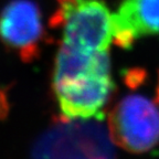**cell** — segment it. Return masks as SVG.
I'll return each instance as SVG.
<instances>
[{"label":"cell","mask_w":159,"mask_h":159,"mask_svg":"<svg viewBox=\"0 0 159 159\" xmlns=\"http://www.w3.org/2000/svg\"><path fill=\"white\" fill-rule=\"evenodd\" d=\"M114 87L108 52L81 53L60 45L52 89L62 119H101Z\"/></svg>","instance_id":"1"},{"label":"cell","mask_w":159,"mask_h":159,"mask_svg":"<svg viewBox=\"0 0 159 159\" xmlns=\"http://www.w3.org/2000/svg\"><path fill=\"white\" fill-rule=\"evenodd\" d=\"M31 159H116L108 128L98 119H61L44 130Z\"/></svg>","instance_id":"2"},{"label":"cell","mask_w":159,"mask_h":159,"mask_svg":"<svg viewBox=\"0 0 159 159\" xmlns=\"http://www.w3.org/2000/svg\"><path fill=\"white\" fill-rule=\"evenodd\" d=\"M51 25L62 29L61 45L75 52H108L114 42V15L102 0H57Z\"/></svg>","instance_id":"3"},{"label":"cell","mask_w":159,"mask_h":159,"mask_svg":"<svg viewBox=\"0 0 159 159\" xmlns=\"http://www.w3.org/2000/svg\"><path fill=\"white\" fill-rule=\"evenodd\" d=\"M113 143L134 154L146 152L159 143V106L144 95H127L108 114Z\"/></svg>","instance_id":"4"},{"label":"cell","mask_w":159,"mask_h":159,"mask_svg":"<svg viewBox=\"0 0 159 159\" xmlns=\"http://www.w3.org/2000/svg\"><path fill=\"white\" fill-rule=\"evenodd\" d=\"M42 16L31 0H13L0 13L1 42L25 63L38 59L44 42Z\"/></svg>","instance_id":"5"},{"label":"cell","mask_w":159,"mask_h":159,"mask_svg":"<svg viewBox=\"0 0 159 159\" xmlns=\"http://www.w3.org/2000/svg\"><path fill=\"white\" fill-rule=\"evenodd\" d=\"M159 34V0H123L114 13V43L123 49Z\"/></svg>","instance_id":"6"},{"label":"cell","mask_w":159,"mask_h":159,"mask_svg":"<svg viewBox=\"0 0 159 159\" xmlns=\"http://www.w3.org/2000/svg\"><path fill=\"white\" fill-rule=\"evenodd\" d=\"M9 112V101H8L7 91L0 89V120L3 119Z\"/></svg>","instance_id":"7"},{"label":"cell","mask_w":159,"mask_h":159,"mask_svg":"<svg viewBox=\"0 0 159 159\" xmlns=\"http://www.w3.org/2000/svg\"><path fill=\"white\" fill-rule=\"evenodd\" d=\"M156 103L159 106V77H158V84H157V89H156Z\"/></svg>","instance_id":"8"}]
</instances>
